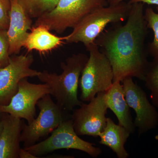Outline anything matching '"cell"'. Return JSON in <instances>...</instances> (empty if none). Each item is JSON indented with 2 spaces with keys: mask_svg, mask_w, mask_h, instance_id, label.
<instances>
[{
  "mask_svg": "<svg viewBox=\"0 0 158 158\" xmlns=\"http://www.w3.org/2000/svg\"><path fill=\"white\" fill-rule=\"evenodd\" d=\"M89 58L80 77V99L89 102L100 92H106L113 85L114 74L110 61L94 42L86 48Z\"/></svg>",
  "mask_w": 158,
  "mask_h": 158,
  "instance_id": "cell-4",
  "label": "cell"
},
{
  "mask_svg": "<svg viewBox=\"0 0 158 158\" xmlns=\"http://www.w3.org/2000/svg\"><path fill=\"white\" fill-rule=\"evenodd\" d=\"M19 158H37V156L34 155L26 150L24 148H21L19 152Z\"/></svg>",
  "mask_w": 158,
  "mask_h": 158,
  "instance_id": "cell-22",
  "label": "cell"
},
{
  "mask_svg": "<svg viewBox=\"0 0 158 158\" xmlns=\"http://www.w3.org/2000/svg\"><path fill=\"white\" fill-rule=\"evenodd\" d=\"M0 133V158H19L23 123L21 118L2 113Z\"/></svg>",
  "mask_w": 158,
  "mask_h": 158,
  "instance_id": "cell-13",
  "label": "cell"
},
{
  "mask_svg": "<svg viewBox=\"0 0 158 158\" xmlns=\"http://www.w3.org/2000/svg\"><path fill=\"white\" fill-rule=\"evenodd\" d=\"M2 113L0 111V133L2 129Z\"/></svg>",
  "mask_w": 158,
  "mask_h": 158,
  "instance_id": "cell-25",
  "label": "cell"
},
{
  "mask_svg": "<svg viewBox=\"0 0 158 158\" xmlns=\"http://www.w3.org/2000/svg\"><path fill=\"white\" fill-rule=\"evenodd\" d=\"M50 31L44 25L33 26L23 47L28 52L35 50L40 53H45L65 43V36L58 37Z\"/></svg>",
  "mask_w": 158,
  "mask_h": 158,
  "instance_id": "cell-15",
  "label": "cell"
},
{
  "mask_svg": "<svg viewBox=\"0 0 158 158\" xmlns=\"http://www.w3.org/2000/svg\"><path fill=\"white\" fill-rule=\"evenodd\" d=\"M50 93V88L46 84H33L29 81L28 78H24L20 81L17 92L9 104L0 105V111L24 118L30 124L36 118L37 102Z\"/></svg>",
  "mask_w": 158,
  "mask_h": 158,
  "instance_id": "cell-8",
  "label": "cell"
},
{
  "mask_svg": "<svg viewBox=\"0 0 158 158\" xmlns=\"http://www.w3.org/2000/svg\"><path fill=\"white\" fill-rule=\"evenodd\" d=\"M10 22L7 34L10 56L19 55L33 25L32 19L27 15L17 0H11Z\"/></svg>",
  "mask_w": 158,
  "mask_h": 158,
  "instance_id": "cell-12",
  "label": "cell"
},
{
  "mask_svg": "<svg viewBox=\"0 0 158 158\" xmlns=\"http://www.w3.org/2000/svg\"><path fill=\"white\" fill-rule=\"evenodd\" d=\"M131 134L126 128L116 124L111 118H107L104 130L99 135V143L110 148L118 158H127L129 154L124 145Z\"/></svg>",
  "mask_w": 158,
  "mask_h": 158,
  "instance_id": "cell-16",
  "label": "cell"
},
{
  "mask_svg": "<svg viewBox=\"0 0 158 158\" xmlns=\"http://www.w3.org/2000/svg\"><path fill=\"white\" fill-rule=\"evenodd\" d=\"M95 145L80 138L74 129L72 119L70 118L62 123L45 140L24 148L37 158L62 149L78 150L95 158L101 154L102 150Z\"/></svg>",
  "mask_w": 158,
  "mask_h": 158,
  "instance_id": "cell-7",
  "label": "cell"
},
{
  "mask_svg": "<svg viewBox=\"0 0 158 158\" xmlns=\"http://www.w3.org/2000/svg\"><path fill=\"white\" fill-rule=\"evenodd\" d=\"M108 6L107 0H59L55 9L37 19L34 26L44 25L62 34L95 9Z\"/></svg>",
  "mask_w": 158,
  "mask_h": 158,
  "instance_id": "cell-5",
  "label": "cell"
},
{
  "mask_svg": "<svg viewBox=\"0 0 158 158\" xmlns=\"http://www.w3.org/2000/svg\"><path fill=\"white\" fill-rule=\"evenodd\" d=\"M11 56L7 30L0 29V69L4 68L9 64Z\"/></svg>",
  "mask_w": 158,
  "mask_h": 158,
  "instance_id": "cell-20",
  "label": "cell"
},
{
  "mask_svg": "<svg viewBox=\"0 0 158 158\" xmlns=\"http://www.w3.org/2000/svg\"><path fill=\"white\" fill-rule=\"evenodd\" d=\"M11 9V0H0V29L9 28Z\"/></svg>",
  "mask_w": 158,
  "mask_h": 158,
  "instance_id": "cell-21",
  "label": "cell"
},
{
  "mask_svg": "<svg viewBox=\"0 0 158 158\" xmlns=\"http://www.w3.org/2000/svg\"><path fill=\"white\" fill-rule=\"evenodd\" d=\"M123 0H107V2L110 6H115L123 2Z\"/></svg>",
  "mask_w": 158,
  "mask_h": 158,
  "instance_id": "cell-24",
  "label": "cell"
},
{
  "mask_svg": "<svg viewBox=\"0 0 158 158\" xmlns=\"http://www.w3.org/2000/svg\"><path fill=\"white\" fill-rule=\"evenodd\" d=\"M144 81L145 87L150 91L152 104L158 108V59H154L150 62Z\"/></svg>",
  "mask_w": 158,
  "mask_h": 158,
  "instance_id": "cell-19",
  "label": "cell"
},
{
  "mask_svg": "<svg viewBox=\"0 0 158 158\" xmlns=\"http://www.w3.org/2000/svg\"><path fill=\"white\" fill-rule=\"evenodd\" d=\"M157 10L158 11V6ZM144 17L148 28L152 29L154 34L152 42L148 45V51L154 59H158V12H156L152 8L148 7L144 11Z\"/></svg>",
  "mask_w": 158,
  "mask_h": 158,
  "instance_id": "cell-18",
  "label": "cell"
},
{
  "mask_svg": "<svg viewBox=\"0 0 158 158\" xmlns=\"http://www.w3.org/2000/svg\"><path fill=\"white\" fill-rule=\"evenodd\" d=\"M121 82L128 105L135 112L134 123L138 128V136L155 128L158 124V112L150 102L146 93L131 77L126 78Z\"/></svg>",
  "mask_w": 158,
  "mask_h": 158,
  "instance_id": "cell-10",
  "label": "cell"
},
{
  "mask_svg": "<svg viewBox=\"0 0 158 158\" xmlns=\"http://www.w3.org/2000/svg\"><path fill=\"white\" fill-rule=\"evenodd\" d=\"M126 21L124 24H111L94 42L110 61L113 82H121L128 77L144 81L150 62L145 48L148 28L143 3L132 4Z\"/></svg>",
  "mask_w": 158,
  "mask_h": 158,
  "instance_id": "cell-1",
  "label": "cell"
},
{
  "mask_svg": "<svg viewBox=\"0 0 158 158\" xmlns=\"http://www.w3.org/2000/svg\"><path fill=\"white\" fill-rule=\"evenodd\" d=\"M132 4L122 2L115 6L101 7L90 12L65 36L66 43L81 42L87 48L111 24L122 23L127 19Z\"/></svg>",
  "mask_w": 158,
  "mask_h": 158,
  "instance_id": "cell-3",
  "label": "cell"
},
{
  "mask_svg": "<svg viewBox=\"0 0 158 158\" xmlns=\"http://www.w3.org/2000/svg\"><path fill=\"white\" fill-rule=\"evenodd\" d=\"M105 99L108 109L116 115L118 124L129 131L135 132V127L133 121L130 107L125 98L121 82H114L111 88L105 92Z\"/></svg>",
  "mask_w": 158,
  "mask_h": 158,
  "instance_id": "cell-14",
  "label": "cell"
},
{
  "mask_svg": "<svg viewBox=\"0 0 158 158\" xmlns=\"http://www.w3.org/2000/svg\"><path fill=\"white\" fill-rule=\"evenodd\" d=\"M34 59L31 54L13 55L10 62L0 69V105L9 104L17 92L19 83L24 78L37 77L40 71L31 68Z\"/></svg>",
  "mask_w": 158,
  "mask_h": 158,
  "instance_id": "cell-11",
  "label": "cell"
},
{
  "mask_svg": "<svg viewBox=\"0 0 158 158\" xmlns=\"http://www.w3.org/2000/svg\"><path fill=\"white\" fill-rule=\"evenodd\" d=\"M88 58L85 54H73L61 62L62 71L60 74L44 70L37 77L49 87L50 94L56 99L57 104L68 112L84 103L78 98V88L82 71Z\"/></svg>",
  "mask_w": 158,
  "mask_h": 158,
  "instance_id": "cell-2",
  "label": "cell"
},
{
  "mask_svg": "<svg viewBox=\"0 0 158 158\" xmlns=\"http://www.w3.org/2000/svg\"><path fill=\"white\" fill-rule=\"evenodd\" d=\"M31 18L37 19L55 9L59 0H17Z\"/></svg>",
  "mask_w": 158,
  "mask_h": 158,
  "instance_id": "cell-17",
  "label": "cell"
},
{
  "mask_svg": "<svg viewBox=\"0 0 158 158\" xmlns=\"http://www.w3.org/2000/svg\"><path fill=\"white\" fill-rule=\"evenodd\" d=\"M138 2L147 4L148 5H156L158 6V0H130L128 2L130 4Z\"/></svg>",
  "mask_w": 158,
  "mask_h": 158,
  "instance_id": "cell-23",
  "label": "cell"
},
{
  "mask_svg": "<svg viewBox=\"0 0 158 158\" xmlns=\"http://www.w3.org/2000/svg\"><path fill=\"white\" fill-rule=\"evenodd\" d=\"M88 104H83L73 110L71 119L76 133L79 136L98 137L107 123L108 107L105 92H100Z\"/></svg>",
  "mask_w": 158,
  "mask_h": 158,
  "instance_id": "cell-9",
  "label": "cell"
},
{
  "mask_svg": "<svg viewBox=\"0 0 158 158\" xmlns=\"http://www.w3.org/2000/svg\"><path fill=\"white\" fill-rule=\"evenodd\" d=\"M38 116L30 124H23L21 141L24 147L36 144L40 138L52 133L63 122L71 118L69 112L63 110L52 99L50 94L38 101Z\"/></svg>",
  "mask_w": 158,
  "mask_h": 158,
  "instance_id": "cell-6",
  "label": "cell"
}]
</instances>
